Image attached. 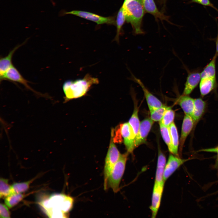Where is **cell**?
<instances>
[{"instance_id":"cell-1","label":"cell","mask_w":218,"mask_h":218,"mask_svg":"<svg viewBox=\"0 0 218 218\" xmlns=\"http://www.w3.org/2000/svg\"><path fill=\"white\" fill-rule=\"evenodd\" d=\"M73 198L64 194H54L41 201L39 204L49 217H67L72 209Z\"/></svg>"},{"instance_id":"cell-2","label":"cell","mask_w":218,"mask_h":218,"mask_svg":"<svg viewBox=\"0 0 218 218\" xmlns=\"http://www.w3.org/2000/svg\"><path fill=\"white\" fill-rule=\"evenodd\" d=\"M99 83L97 78L92 77L89 74H86L82 79L66 81L62 86L65 101L84 96L92 86Z\"/></svg>"},{"instance_id":"cell-3","label":"cell","mask_w":218,"mask_h":218,"mask_svg":"<svg viewBox=\"0 0 218 218\" xmlns=\"http://www.w3.org/2000/svg\"><path fill=\"white\" fill-rule=\"evenodd\" d=\"M122 7L126 20L131 24L134 33L144 34L141 25L144 10L141 0H124Z\"/></svg>"},{"instance_id":"cell-4","label":"cell","mask_w":218,"mask_h":218,"mask_svg":"<svg viewBox=\"0 0 218 218\" xmlns=\"http://www.w3.org/2000/svg\"><path fill=\"white\" fill-rule=\"evenodd\" d=\"M127 152L121 154L111 172L107 180V188H111L115 193L119 190V185L125 170L127 156Z\"/></svg>"},{"instance_id":"cell-5","label":"cell","mask_w":218,"mask_h":218,"mask_svg":"<svg viewBox=\"0 0 218 218\" xmlns=\"http://www.w3.org/2000/svg\"><path fill=\"white\" fill-rule=\"evenodd\" d=\"M121 154L115 144L113 139V132L112 130L109 147L105 160L104 172V190L108 189L107 183L109 176Z\"/></svg>"},{"instance_id":"cell-6","label":"cell","mask_w":218,"mask_h":218,"mask_svg":"<svg viewBox=\"0 0 218 218\" xmlns=\"http://www.w3.org/2000/svg\"><path fill=\"white\" fill-rule=\"evenodd\" d=\"M66 14L75 15L95 22L97 25L104 24H115V19L113 17H104L89 12L78 10L63 12H61L60 15L61 16Z\"/></svg>"},{"instance_id":"cell-7","label":"cell","mask_w":218,"mask_h":218,"mask_svg":"<svg viewBox=\"0 0 218 218\" xmlns=\"http://www.w3.org/2000/svg\"><path fill=\"white\" fill-rule=\"evenodd\" d=\"M118 130L123 139L127 152L132 153L135 148L136 137L131 127L128 122H126L121 124Z\"/></svg>"},{"instance_id":"cell-8","label":"cell","mask_w":218,"mask_h":218,"mask_svg":"<svg viewBox=\"0 0 218 218\" xmlns=\"http://www.w3.org/2000/svg\"><path fill=\"white\" fill-rule=\"evenodd\" d=\"M7 80L22 84L29 90L36 94L39 93L35 91L28 84L29 81L25 79L21 74L18 69L13 65L9 69L0 80V82Z\"/></svg>"},{"instance_id":"cell-9","label":"cell","mask_w":218,"mask_h":218,"mask_svg":"<svg viewBox=\"0 0 218 218\" xmlns=\"http://www.w3.org/2000/svg\"><path fill=\"white\" fill-rule=\"evenodd\" d=\"M154 122L150 118H147L140 122L138 132L135 140V148L145 142Z\"/></svg>"},{"instance_id":"cell-10","label":"cell","mask_w":218,"mask_h":218,"mask_svg":"<svg viewBox=\"0 0 218 218\" xmlns=\"http://www.w3.org/2000/svg\"><path fill=\"white\" fill-rule=\"evenodd\" d=\"M189 159H182L173 154H170L165 166L164 180L167 179L182 165Z\"/></svg>"},{"instance_id":"cell-11","label":"cell","mask_w":218,"mask_h":218,"mask_svg":"<svg viewBox=\"0 0 218 218\" xmlns=\"http://www.w3.org/2000/svg\"><path fill=\"white\" fill-rule=\"evenodd\" d=\"M132 80L138 84L143 90L149 110L159 108L164 105L155 96L153 95L145 87L139 79L132 75Z\"/></svg>"},{"instance_id":"cell-12","label":"cell","mask_w":218,"mask_h":218,"mask_svg":"<svg viewBox=\"0 0 218 218\" xmlns=\"http://www.w3.org/2000/svg\"><path fill=\"white\" fill-rule=\"evenodd\" d=\"M164 185L154 182L153 187L152 202L150 209L152 212V217L157 216L160 205Z\"/></svg>"},{"instance_id":"cell-13","label":"cell","mask_w":218,"mask_h":218,"mask_svg":"<svg viewBox=\"0 0 218 218\" xmlns=\"http://www.w3.org/2000/svg\"><path fill=\"white\" fill-rule=\"evenodd\" d=\"M194 126V123L191 117L185 114L182 124L179 141L180 151H182L186 139L192 129L193 130Z\"/></svg>"},{"instance_id":"cell-14","label":"cell","mask_w":218,"mask_h":218,"mask_svg":"<svg viewBox=\"0 0 218 218\" xmlns=\"http://www.w3.org/2000/svg\"><path fill=\"white\" fill-rule=\"evenodd\" d=\"M201 79L200 73L196 71L189 73L185 84L183 95H189L198 85Z\"/></svg>"},{"instance_id":"cell-15","label":"cell","mask_w":218,"mask_h":218,"mask_svg":"<svg viewBox=\"0 0 218 218\" xmlns=\"http://www.w3.org/2000/svg\"><path fill=\"white\" fill-rule=\"evenodd\" d=\"M26 41L21 44L18 45L11 50L8 54L4 57H1L0 59V80L5 74L13 65L12 60L13 55L16 51L24 45Z\"/></svg>"},{"instance_id":"cell-16","label":"cell","mask_w":218,"mask_h":218,"mask_svg":"<svg viewBox=\"0 0 218 218\" xmlns=\"http://www.w3.org/2000/svg\"><path fill=\"white\" fill-rule=\"evenodd\" d=\"M146 12L153 15L156 18L169 21L167 16L160 12L157 8L154 0H141Z\"/></svg>"},{"instance_id":"cell-17","label":"cell","mask_w":218,"mask_h":218,"mask_svg":"<svg viewBox=\"0 0 218 218\" xmlns=\"http://www.w3.org/2000/svg\"><path fill=\"white\" fill-rule=\"evenodd\" d=\"M166 162L165 156L159 148L155 182L164 185L165 181L164 180V173Z\"/></svg>"},{"instance_id":"cell-18","label":"cell","mask_w":218,"mask_h":218,"mask_svg":"<svg viewBox=\"0 0 218 218\" xmlns=\"http://www.w3.org/2000/svg\"><path fill=\"white\" fill-rule=\"evenodd\" d=\"M206 107V102L202 99L199 98L194 99V108L191 116L194 123V128L203 116Z\"/></svg>"},{"instance_id":"cell-19","label":"cell","mask_w":218,"mask_h":218,"mask_svg":"<svg viewBox=\"0 0 218 218\" xmlns=\"http://www.w3.org/2000/svg\"><path fill=\"white\" fill-rule=\"evenodd\" d=\"M177 102L185 114L192 116L194 108V99L189 95H182L177 99Z\"/></svg>"},{"instance_id":"cell-20","label":"cell","mask_w":218,"mask_h":218,"mask_svg":"<svg viewBox=\"0 0 218 218\" xmlns=\"http://www.w3.org/2000/svg\"><path fill=\"white\" fill-rule=\"evenodd\" d=\"M216 78H201L199 84L201 96L203 97L209 94L216 88Z\"/></svg>"},{"instance_id":"cell-21","label":"cell","mask_w":218,"mask_h":218,"mask_svg":"<svg viewBox=\"0 0 218 218\" xmlns=\"http://www.w3.org/2000/svg\"><path fill=\"white\" fill-rule=\"evenodd\" d=\"M168 127L170 134L172 145V149L171 153L172 154L178 157L179 140L177 128L174 122Z\"/></svg>"},{"instance_id":"cell-22","label":"cell","mask_w":218,"mask_h":218,"mask_svg":"<svg viewBox=\"0 0 218 218\" xmlns=\"http://www.w3.org/2000/svg\"><path fill=\"white\" fill-rule=\"evenodd\" d=\"M216 56L215 54L211 61L200 73L201 79L211 78H216Z\"/></svg>"},{"instance_id":"cell-23","label":"cell","mask_w":218,"mask_h":218,"mask_svg":"<svg viewBox=\"0 0 218 218\" xmlns=\"http://www.w3.org/2000/svg\"><path fill=\"white\" fill-rule=\"evenodd\" d=\"M135 103L133 113L128 122L131 127L136 138L138 132L140 122L138 115V108L137 104L136 102Z\"/></svg>"},{"instance_id":"cell-24","label":"cell","mask_w":218,"mask_h":218,"mask_svg":"<svg viewBox=\"0 0 218 218\" xmlns=\"http://www.w3.org/2000/svg\"><path fill=\"white\" fill-rule=\"evenodd\" d=\"M125 20V17L123 8L121 7L117 14L116 24L117 33L114 39V41H116L118 43L119 42V36L120 35L121 29Z\"/></svg>"},{"instance_id":"cell-25","label":"cell","mask_w":218,"mask_h":218,"mask_svg":"<svg viewBox=\"0 0 218 218\" xmlns=\"http://www.w3.org/2000/svg\"><path fill=\"white\" fill-rule=\"evenodd\" d=\"M34 179L35 178H34L26 182L14 183L11 186L12 194L21 193L25 192L28 189L30 184Z\"/></svg>"},{"instance_id":"cell-26","label":"cell","mask_w":218,"mask_h":218,"mask_svg":"<svg viewBox=\"0 0 218 218\" xmlns=\"http://www.w3.org/2000/svg\"><path fill=\"white\" fill-rule=\"evenodd\" d=\"M25 197L21 193H12L6 197L5 200L6 205L9 208H11L18 203Z\"/></svg>"},{"instance_id":"cell-27","label":"cell","mask_w":218,"mask_h":218,"mask_svg":"<svg viewBox=\"0 0 218 218\" xmlns=\"http://www.w3.org/2000/svg\"><path fill=\"white\" fill-rule=\"evenodd\" d=\"M175 112L170 107H168L159 123L169 127L173 122L175 118Z\"/></svg>"},{"instance_id":"cell-28","label":"cell","mask_w":218,"mask_h":218,"mask_svg":"<svg viewBox=\"0 0 218 218\" xmlns=\"http://www.w3.org/2000/svg\"><path fill=\"white\" fill-rule=\"evenodd\" d=\"M159 125L162 137L167 145L169 151L171 153L172 149V145L169 127L160 123H159Z\"/></svg>"},{"instance_id":"cell-29","label":"cell","mask_w":218,"mask_h":218,"mask_svg":"<svg viewBox=\"0 0 218 218\" xmlns=\"http://www.w3.org/2000/svg\"><path fill=\"white\" fill-rule=\"evenodd\" d=\"M167 107L164 105L161 107L150 110V118L154 122H160Z\"/></svg>"},{"instance_id":"cell-30","label":"cell","mask_w":218,"mask_h":218,"mask_svg":"<svg viewBox=\"0 0 218 218\" xmlns=\"http://www.w3.org/2000/svg\"><path fill=\"white\" fill-rule=\"evenodd\" d=\"M12 194L11 186L7 179L1 178L0 180V197H6Z\"/></svg>"},{"instance_id":"cell-31","label":"cell","mask_w":218,"mask_h":218,"mask_svg":"<svg viewBox=\"0 0 218 218\" xmlns=\"http://www.w3.org/2000/svg\"><path fill=\"white\" fill-rule=\"evenodd\" d=\"M10 214L7 207L5 204H0V217L1 218H9Z\"/></svg>"},{"instance_id":"cell-32","label":"cell","mask_w":218,"mask_h":218,"mask_svg":"<svg viewBox=\"0 0 218 218\" xmlns=\"http://www.w3.org/2000/svg\"><path fill=\"white\" fill-rule=\"evenodd\" d=\"M191 3H198L206 6L211 7L218 12V9L211 2L210 0H190Z\"/></svg>"},{"instance_id":"cell-33","label":"cell","mask_w":218,"mask_h":218,"mask_svg":"<svg viewBox=\"0 0 218 218\" xmlns=\"http://www.w3.org/2000/svg\"><path fill=\"white\" fill-rule=\"evenodd\" d=\"M198 151H203L217 153L218 152V146L214 148L202 149L198 150Z\"/></svg>"},{"instance_id":"cell-34","label":"cell","mask_w":218,"mask_h":218,"mask_svg":"<svg viewBox=\"0 0 218 218\" xmlns=\"http://www.w3.org/2000/svg\"><path fill=\"white\" fill-rule=\"evenodd\" d=\"M217 156L215 164L214 165V167L217 170L218 173V152L217 153Z\"/></svg>"},{"instance_id":"cell-35","label":"cell","mask_w":218,"mask_h":218,"mask_svg":"<svg viewBox=\"0 0 218 218\" xmlns=\"http://www.w3.org/2000/svg\"><path fill=\"white\" fill-rule=\"evenodd\" d=\"M215 55L218 56V35L216 41V51Z\"/></svg>"},{"instance_id":"cell-36","label":"cell","mask_w":218,"mask_h":218,"mask_svg":"<svg viewBox=\"0 0 218 218\" xmlns=\"http://www.w3.org/2000/svg\"><path fill=\"white\" fill-rule=\"evenodd\" d=\"M162 3L163 5V8H165V3H166L167 0H161Z\"/></svg>"},{"instance_id":"cell-37","label":"cell","mask_w":218,"mask_h":218,"mask_svg":"<svg viewBox=\"0 0 218 218\" xmlns=\"http://www.w3.org/2000/svg\"><path fill=\"white\" fill-rule=\"evenodd\" d=\"M217 182H218V180L216 181Z\"/></svg>"}]
</instances>
